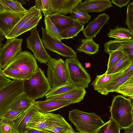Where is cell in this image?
<instances>
[{
  "mask_svg": "<svg viewBox=\"0 0 133 133\" xmlns=\"http://www.w3.org/2000/svg\"><path fill=\"white\" fill-rule=\"evenodd\" d=\"M48 17L57 28L59 32L72 25L78 21L60 14H52Z\"/></svg>",
  "mask_w": 133,
  "mask_h": 133,
  "instance_id": "7402d4cb",
  "label": "cell"
},
{
  "mask_svg": "<svg viewBox=\"0 0 133 133\" xmlns=\"http://www.w3.org/2000/svg\"><path fill=\"white\" fill-rule=\"evenodd\" d=\"M38 111L34 103L12 121L17 133H26L29 129L27 128V124Z\"/></svg>",
  "mask_w": 133,
  "mask_h": 133,
  "instance_id": "4fadbf2b",
  "label": "cell"
},
{
  "mask_svg": "<svg viewBox=\"0 0 133 133\" xmlns=\"http://www.w3.org/2000/svg\"><path fill=\"white\" fill-rule=\"evenodd\" d=\"M38 67L33 54L27 51H23L19 53L2 71L8 78L24 81L30 79Z\"/></svg>",
  "mask_w": 133,
  "mask_h": 133,
  "instance_id": "6da1fadb",
  "label": "cell"
},
{
  "mask_svg": "<svg viewBox=\"0 0 133 133\" xmlns=\"http://www.w3.org/2000/svg\"><path fill=\"white\" fill-rule=\"evenodd\" d=\"M115 92L122 95L123 96L133 99V76L121 85Z\"/></svg>",
  "mask_w": 133,
  "mask_h": 133,
  "instance_id": "f546056e",
  "label": "cell"
},
{
  "mask_svg": "<svg viewBox=\"0 0 133 133\" xmlns=\"http://www.w3.org/2000/svg\"><path fill=\"white\" fill-rule=\"evenodd\" d=\"M121 129L116 123L110 118L101 126L96 133H120Z\"/></svg>",
  "mask_w": 133,
  "mask_h": 133,
  "instance_id": "836d02e7",
  "label": "cell"
},
{
  "mask_svg": "<svg viewBox=\"0 0 133 133\" xmlns=\"http://www.w3.org/2000/svg\"><path fill=\"white\" fill-rule=\"evenodd\" d=\"M124 71L115 74L107 75L106 72L97 75L91 85L94 89L102 95H107L109 93L106 90L107 86L112 82L117 80Z\"/></svg>",
  "mask_w": 133,
  "mask_h": 133,
  "instance_id": "5bb4252c",
  "label": "cell"
},
{
  "mask_svg": "<svg viewBox=\"0 0 133 133\" xmlns=\"http://www.w3.org/2000/svg\"><path fill=\"white\" fill-rule=\"evenodd\" d=\"M109 54V56L107 70L110 69L124 55H127L125 51L123 49L114 51Z\"/></svg>",
  "mask_w": 133,
  "mask_h": 133,
  "instance_id": "d590c367",
  "label": "cell"
},
{
  "mask_svg": "<svg viewBox=\"0 0 133 133\" xmlns=\"http://www.w3.org/2000/svg\"><path fill=\"white\" fill-rule=\"evenodd\" d=\"M24 89L26 94L35 100L43 98L51 88L44 71L38 67L30 79L24 81Z\"/></svg>",
  "mask_w": 133,
  "mask_h": 133,
  "instance_id": "277c9868",
  "label": "cell"
},
{
  "mask_svg": "<svg viewBox=\"0 0 133 133\" xmlns=\"http://www.w3.org/2000/svg\"><path fill=\"white\" fill-rule=\"evenodd\" d=\"M35 100L28 96L23 92L17 97L11 104L10 109L24 111L34 103Z\"/></svg>",
  "mask_w": 133,
  "mask_h": 133,
  "instance_id": "cb8c5ba5",
  "label": "cell"
},
{
  "mask_svg": "<svg viewBox=\"0 0 133 133\" xmlns=\"http://www.w3.org/2000/svg\"><path fill=\"white\" fill-rule=\"evenodd\" d=\"M132 62H133V57L126 54L105 72L108 75L123 72Z\"/></svg>",
  "mask_w": 133,
  "mask_h": 133,
  "instance_id": "4316f807",
  "label": "cell"
},
{
  "mask_svg": "<svg viewBox=\"0 0 133 133\" xmlns=\"http://www.w3.org/2000/svg\"><path fill=\"white\" fill-rule=\"evenodd\" d=\"M76 88L71 82L67 83L56 87L51 88L45 95L46 99L51 97L60 95Z\"/></svg>",
  "mask_w": 133,
  "mask_h": 133,
  "instance_id": "f1b7e54d",
  "label": "cell"
},
{
  "mask_svg": "<svg viewBox=\"0 0 133 133\" xmlns=\"http://www.w3.org/2000/svg\"><path fill=\"white\" fill-rule=\"evenodd\" d=\"M86 93L85 89L76 88L59 95L51 97L46 99L68 101L72 104L79 103L84 98Z\"/></svg>",
  "mask_w": 133,
  "mask_h": 133,
  "instance_id": "d6986e66",
  "label": "cell"
},
{
  "mask_svg": "<svg viewBox=\"0 0 133 133\" xmlns=\"http://www.w3.org/2000/svg\"><path fill=\"white\" fill-rule=\"evenodd\" d=\"M66 133H81L79 132H76L74 129L68 131Z\"/></svg>",
  "mask_w": 133,
  "mask_h": 133,
  "instance_id": "681fc988",
  "label": "cell"
},
{
  "mask_svg": "<svg viewBox=\"0 0 133 133\" xmlns=\"http://www.w3.org/2000/svg\"><path fill=\"white\" fill-rule=\"evenodd\" d=\"M42 16L41 12L31 18L18 31L15 36L14 38H17L18 36L29 30H31L36 26L42 19Z\"/></svg>",
  "mask_w": 133,
  "mask_h": 133,
  "instance_id": "4dcf8cb0",
  "label": "cell"
},
{
  "mask_svg": "<svg viewBox=\"0 0 133 133\" xmlns=\"http://www.w3.org/2000/svg\"><path fill=\"white\" fill-rule=\"evenodd\" d=\"M69 118L81 133H96L105 123L94 112L87 113L76 109L69 111Z\"/></svg>",
  "mask_w": 133,
  "mask_h": 133,
  "instance_id": "3957f363",
  "label": "cell"
},
{
  "mask_svg": "<svg viewBox=\"0 0 133 133\" xmlns=\"http://www.w3.org/2000/svg\"><path fill=\"white\" fill-rule=\"evenodd\" d=\"M53 9L52 14L64 15L70 13L76 8L82 0H51Z\"/></svg>",
  "mask_w": 133,
  "mask_h": 133,
  "instance_id": "ac0fdd59",
  "label": "cell"
},
{
  "mask_svg": "<svg viewBox=\"0 0 133 133\" xmlns=\"http://www.w3.org/2000/svg\"><path fill=\"white\" fill-rule=\"evenodd\" d=\"M23 111H19L9 109L4 115L2 118L12 121Z\"/></svg>",
  "mask_w": 133,
  "mask_h": 133,
  "instance_id": "60d3db41",
  "label": "cell"
},
{
  "mask_svg": "<svg viewBox=\"0 0 133 133\" xmlns=\"http://www.w3.org/2000/svg\"><path fill=\"white\" fill-rule=\"evenodd\" d=\"M48 63L47 78L51 88L70 82L65 62L62 59L51 58Z\"/></svg>",
  "mask_w": 133,
  "mask_h": 133,
  "instance_id": "8992f818",
  "label": "cell"
},
{
  "mask_svg": "<svg viewBox=\"0 0 133 133\" xmlns=\"http://www.w3.org/2000/svg\"><path fill=\"white\" fill-rule=\"evenodd\" d=\"M70 17L78 20L81 24L88 23L91 19V16L88 13L74 9L70 13Z\"/></svg>",
  "mask_w": 133,
  "mask_h": 133,
  "instance_id": "e575fe53",
  "label": "cell"
},
{
  "mask_svg": "<svg viewBox=\"0 0 133 133\" xmlns=\"http://www.w3.org/2000/svg\"><path fill=\"white\" fill-rule=\"evenodd\" d=\"M65 63L70 82L77 88L85 89L91 82L90 75L77 58L68 57Z\"/></svg>",
  "mask_w": 133,
  "mask_h": 133,
  "instance_id": "5b68a950",
  "label": "cell"
},
{
  "mask_svg": "<svg viewBox=\"0 0 133 133\" xmlns=\"http://www.w3.org/2000/svg\"><path fill=\"white\" fill-rule=\"evenodd\" d=\"M0 133H17L12 121L3 118L0 119Z\"/></svg>",
  "mask_w": 133,
  "mask_h": 133,
  "instance_id": "8d00e7d4",
  "label": "cell"
},
{
  "mask_svg": "<svg viewBox=\"0 0 133 133\" xmlns=\"http://www.w3.org/2000/svg\"><path fill=\"white\" fill-rule=\"evenodd\" d=\"M84 27V25L77 21L72 25L59 32V34L62 39L72 38L82 31Z\"/></svg>",
  "mask_w": 133,
  "mask_h": 133,
  "instance_id": "83f0119b",
  "label": "cell"
},
{
  "mask_svg": "<svg viewBox=\"0 0 133 133\" xmlns=\"http://www.w3.org/2000/svg\"><path fill=\"white\" fill-rule=\"evenodd\" d=\"M34 104L39 112L45 113L56 110L68 106L72 103L68 101L46 99L42 101H35Z\"/></svg>",
  "mask_w": 133,
  "mask_h": 133,
  "instance_id": "ffe728a7",
  "label": "cell"
},
{
  "mask_svg": "<svg viewBox=\"0 0 133 133\" xmlns=\"http://www.w3.org/2000/svg\"><path fill=\"white\" fill-rule=\"evenodd\" d=\"M42 12L41 10L34 6L27 10V11L21 18L15 27L5 37L6 39L14 38L16 34L22 27L30 19L33 17Z\"/></svg>",
  "mask_w": 133,
  "mask_h": 133,
  "instance_id": "44dd1931",
  "label": "cell"
},
{
  "mask_svg": "<svg viewBox=\"0 0 133 133\" xmlns=\"http://www.w3.org/2000/svg\"><path fill=\"white\" fill-rule=\"evenodd\" d=\"M123 50L125 51L127 55L131 57H133V49L126 48Z\"/></svg>",
  "mask_w": 133,
  "mask_h": 133,
  "instance_id": "bcb514c9",
  "label": "cell"
},
{
  "mask_svg": "<svg viewBox=\"0 0 133 133\" xmlns=\"http://www.w3.org/2000/svg\"><path fill=\"white\" fill-rule=\"evenodd\" d=\"M109 19V15L105 13L99 15L82 30L84 36L87 38L95 37Z\"/></svg>",
  "mask_w": 133,
  "mask_h": 133,
  "instance_id": "9a60e30c",
  "label": "cell"
},
{
  "mask_svg": "<svg viewBox=\"0 0 133 133\" xmlns=\"http://www.w3.org/2000/svg\"><path fill=\"white\" fill-rule=\"evenodd\" d=\"M11 11L15 12H24L27 10L25 9L21 3L17 0H1Z\"/></svg>",
  "mask_w": 133,
  "mask_h": 133,
  "instance_id": "74e56055",
  "label": "cell"
},
{
  "mask_svg": "<svg viewBox=\"0 0 133 133\" xmlns=\"http://www.w3.org/2000/svg\"><path fill=\"white\" fill-rule=\"evenodd\" d=\"M49 119V113H42L38 111L27 124V128L51 133L48 127Z\"/></svg>",
  "mask_w": 133,
  "mask_h": 133,
  "instance_id": "e0dca14e",
  "label": "cell"
},
{
  "mask_svg": "<svg viewBox=\"0 0 133 133\" xmlns=\"http://www.w3.org/2000/svg\"><path fill=\"white\" fill-rule=\"evenodd\" d=\"M22 38H17L6 40L0 50V66L4 69L22 51Z\"/></svg>",
  "mask_w": 133,
  "mask_h": 133,
  "instance_id": "30bf717a",
  "label": "cell"
},
{
  "mask_svg": "<svg viewBox=\"0 0 133 133\" xmlns=\"http://www.w3.org/2000/svg\"><path fill=\"white\" fill-rule=\"evenodd\" d=\"M110 38L121 41L133 39V33L128 29L117 26L115 28L110 29L107 34Z\"/></svg>",
  "mask_w": 133,
  "mask_h": 133,
  "instance_id": "d4e9b609",
  "label": "cell"
},
{
  "mask_svg": "<svg viewBox=\"0 0 133 133\" xmlns=\"http://www.w3.org/2000/svg\"><path fill=\"white\" fill-rule=\"evenodd\" d=\"M27 11H6L0 13V31L5 37Z\"/></svg>",
  "mask_w": 133,
  "mask_h": 133,
  "instance_id": "8fae6325",
  "label": "cell"
},
{
  "mask_svg": "<svg viewBox=\"0 0 133 133\" xmlns=\"http://www.w3.org/2000/svg\"><path fill=\"white\" fill-rule=\"evenodd\" d=\"M123 73L117 80L111 82L107 86L106 90L109 92H115L117 88L124 82L123 78Z\"/></svg>",
  "mask_w": 133,
  "mask_h": 133,
  "instance_id": "ab89813d",
  "label": "cell"
},
{
  "mask_svg": "<svg viewBox=\"0 0 133 133\" xmlns=\"http://www.w3.org/2000/svg\"><path fill=\"white\" fill-rule=\"evenodd\" d=\"M125 24L133 33V2H131L127 7Z\"/></svg>",
  "mask_w": 133,
  "mask_h": 133,
  "instance_id": "f35d334b",
  "label": "cell"
},
{
  "mask_svg": "<svg viewBox=\"0 0 133 133\" xmlns=\"http://www.w3.org/2000/svg\"><path fill=\"white\" fill-rule=\"evenodd\" d=\"M113 6L109 0H86L79 3L76 9L87 13H99Z\"/></svg>",
  "mask_w": 133,
  "mask_h": 133,
  "instance_id": "7c38bea8",
  "label": "cell"
},
{
  "mask_svg": "<svg viewBox=\"0 0 133 133\" xmlns=\"http://www.w3.org/2000/svg\"><path fill=\"white\" fill-rule=\"evenodd\" d=\"M30 31V35L26 39L27 48L33 52L34 57L39 63L46 64L51 57L43 45L36 26Z\"/></svg>",
  "mask_w": 133,
  "mask_h": 133,
  "instance_id": "9c48e42d",
  "label": "cell"
},
{
  "mask_svg": "<svg viewBox=\"0 0 133 133\" xmlns=\"http://www.w3.org/2000/svg\"><path fill=\"white\" fill-rule=\"evenodd\" d=\"M5 38V36L3 35L0 31V41H2Z\"/></svg>",
  "mask_w": 133,
  "mask_h": 133,
  "instance_id": "c3c4849f",
  "label": "cell"
},
{
  "mask_svg": "<svg viewBox=\"0 0 133 133\" xmlns=\"http://www.w3.org/2000/svg\"><path fill=\"white\" fill-rule=\"evenodd\" d=\"M42 34L41 41L45 49L56 52L63 57H77V52L71 48L54 38L49 35L44 28L41 27Z\"/></svg>",
  "mask_w": 133,
  "mask_h": 133,
  "instance_id": "ba28073f",
  "label": "cell"
},
{
  "mask_svg": "<svg viewBox=\"0 0 133 133\" xmlns=\"http://www.w3.org/2000/svg\"><path fill=\"white\" fill-rule=\"evenodd\" d=\"M12 81L4 75H0V89L9 84Z\"/></svg>",
  "mask_w": 133,
  "mask_h": 133,
  "instance_id": "7bdbcfd3",
  "label": "cell"
},
{
  "mask_svg": "<svg viewBox=\"0 0 133 133\" xmlns=\"http://www.w3.org/2000/svg\"><path fill=\"white\" fill-rule=\"evenodd\" d=\"M124 129L125 131L124 133H133V124Z\"/></svg>",
  "mask_w": 133,
  "mask_h": 133,
  "instance_id": "7dc6e473",
  "label": "cell"
},
{
  "mask_svg": "<svg viewBox=\"0 0 133 133\" xmlns=\"http://www.w3.org/2000/svg\"><path fill=\"white\" fill-rule=\"evenodd\" d=\"M104 51L109 54L126 48L133 49V39L118 41L110 40L104 44Z\"/></svg>",
  "mask_w": 133,
  "mask_h": 133,
  "instance_id": "603a6c76",
  "label": "cell"
},
{
  "mask_svg": "<svg viewBox=\"0 0 133 133\" xmlns=\"http://www.w3.org/2000/svg\"><path fill=\"white\" fill-rule=\"evenodd\" d=\"M29 128L26 133H51L47 132L42 131L34 129Z\"/></svg>",
  "mask_w": 133,
  "mask_h": 133,
  "instance_id": "ee69618b",
  "label": "cell"
},
{
  "mask_svg": "<svg viewBox=\"0 0 133 133\" xmlns=\"http://www.w3.org/2000/svg\"><path fill=\"white\" fill-rule=\"evenodd\" d=\"M24 81L12 80L0 89V119L18 95L24 92Z\"/></svg>",
  "mask_w": 133,
  "mask_h": 133,
  "instance_id": "52a82bcc",
  "label": "cell"
},
{
  "mask_svg": "<svg viewBox=\"0 0 133 133\" xmlns=\"http://www.w3.org/2000/svg\"><path fill=\"white\" fill-rule=\"evenodd\" d=\"M99 44L94 42L92 38L83 39L81 43L77 49L78 52H82L89 55H95L99 51Z\"/></svg>",
  "mask_w": 133,
  "mask_h": 133,
  "instance_id": "484cf974",
  "label": "cell"
},
{
  "mask_svg": "<svg viewBox=\"0 0 133 133\" xmlns=\"http://www.w3.org/2000/svg\"><path fill=\"white\" fill-rule=\"evenodd\" d=\"M111 118L121 129L133 124L132 103L121 95L114 96L110 107Z\"/></svg>",
  "mask_w": 133,
  "mask_h": 133,
  "instance_id": "7a4b0ae2",
  "label": "cell"
},
{
  "mask_svg": "<svg viewBox=\"0 0 133 133\" xmlns=\"http://www.w3.org/2000/svg\"><path fill=\"white\" fill-rule=\"evenodd\" d=\"M2 69L0 66V75H4L3 73Z\"/></svg>",
  "mask_w": 133,
  "mask_h": 133,
  "instance_id": "f5cc1de1",
  "label": "cell"
},
{
  "mask_svg": "<svg viewBox=\"0 0 133 133\" xmlns=\"http://www.w3.org/2000/svg\"><path fill=\"white\" fill-rule=\"evenodd\" d=\"M50 120L49 127L52 133H66L73 129L61 115L49 113Z\"/></svg>",
  "mask_w": 133,
  "mask_h": 133,
  "instance_id": "2e32d148",
  "label": "cell"
},
{
  "mask_svg": "<svg viewBox=\"0 0 133 133\" xmlns=\"http://www.w3.org/2000/svg\"><path fill=\"white\" fill-rule=\"evenodd\" d=\"M1 42L2 41H0V50L1 48L2 45Z\"/></svg>",
  "mask_w": 133,
  "mask_h": 133,
  "instance_id": "db71d44e",
  "label": "cell"
},
{
  "mask_svg": "<svg viewBox=\"0 0 133 133\" xmlns=\"http://www.w3.org/2000/svg\"><path fill=\"white\" fill-rule=\"evenodd\" d=\"M85 68H89V67L91 65V64L89 63H86L85 64Z\"/></svg>",
  "mask_w": 133,
  "mask_h": 133,
  "instance_id": "f907efd6",
  "label": "cell"
},
{
  "mask_svg": "<svg viewBox=\"0 0 133 133\" xmlns=\"http://www.w3.org/2000/svg\"><path fill=\"white\" fill-rule=\"evenodd\" d=\"M44 22L45 26L44 29L47 33L54 38L61 41L62 39L58 29L48 17H44Z\"/></svg>",
  "mask_w": 133,
  "mask_h": 133,
  "instance_id": "d6a6232c",
  "label": "cell"
},
{
  "mask_svg": "<svg viewBox=\"0 0 133 133\" xmlns=\"http://www.w3.org/2000/svg\"><path fill=\"white\" fill-rule=\"evenodd\" d=\"M35 6L43 12L44 17L52 14L53 9L51 0H36Z\"/></svg>",
  "mask_w": 133,
  "mask_h": 133,
  "instance_id": "1f68e13d",
  "label": "cell"
},
{
  "mask_svg": "<svg viewBox=\"0 0 133 133\" xmlns=\"http://www.w3.org/2000/svg\"><path fill=\"white\" fill-rule=\"evenodd\" d=\"M130 1L129 0H111V2L117 6L121 8L127 5Z\"/></svg>",
  "mask_w": 133,
  "mask_h": 133,
  "instance_id": "b9f144b4",
  "label": "cell"
},
{
  "mask_svg": "<svg viewBox=\"0 0 133 133\" xmlns=\"http://www.w3.org/2000/svg\"><path fill=\"white\" fill-rule=\"evenodd\" d=\"M17 1L21 3L22 5H23V4H26L25 2V1L24 0H17Z\"/></svg>",
  "mask_w": 133,
  "mask_h": 133,
  "instance_id": "816d5d0a",
  "label": "cell"
},
{
  "mask_svg": "<svg viewBox=\"0 0 133 133\" xmlns=\"http://www.w3.org/2000/svg\"><path fill=\"white\" fill-rule=\"evenodd\" d=\"M6 11H11L0 0V13Z\"/></svg>",
  "mask_w": 133,
  "mask_h": 133,
  "instance_id": "f6af8a7d",
  "label": "cell"
}]
</instances>
